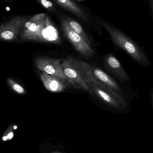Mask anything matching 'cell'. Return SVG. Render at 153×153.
Returning a JSON list of instances; mask_svg holds the SVG:
<instances>
[{"mask_svg": "<svg viewBox=\"0 0 153 153\" xmlns=\"http://www.w3.org/2000/svg\"><path fill=\"white\" fill-rule=\"evenodd\" d=\"M21 38L27 40H35L60 44L58 31L45 14L36 15L25 24Z\"/></svg>", "mask_w": 153, "mask_h": 153, "instance_id": "cell-1", "label": "cell"}, {"mask_svg": "<svg viewBox=\"0 0 153 153\" xmlns=\"http://www.w3.org/2000/svg\"><path fill=\"white\" fill-rule=\"evenodd\" d=\"M61 65L69 84L90 94V83L96 80L92 73L91 65L81 60L69 57L61 63Z\"/></svg>", "mask_w": 153, "mask_h": 153, "instance_id": "cell-2", "label": "cell"}, {"mask_svg": "<svg viewBox=\"0 0 153 153\" xmlns=\"http://www.w3.org/2000/svg\"><path fill=\"white\" fill-rule=\"evenodd\" d=\"M101 24L107 30L113 43L123 49L136 62L145 67L151 66L146 54L135 42L110 23L103 21Z\"/></svg>", "mask_w": 153, "mask_h": 153, "instance_id": "cell-3", "label": "cell"}, {"mask_svg": "<svg viewBox=\"0 0 153 153\" xmlns=\"http://www.w3.org/2000/svg\"><path fill=\"white\" fill-rule=\"evenodd\" d=\"M90 94L97 98L106 105L119 110H124L128 106L125 99L119 97L96 79L90 83Z\"/></svg>", "mask_w": 153, "mask_h": 153, "instance_id": "cell-4", "label": "cell"}, {"mask_svg": "<svg viewBox=\"0 0 153 153\" xmlns=\"http://www.w3.org/2000/svg\"><path fill=\"white\" fill-rule=\"evenodd\" d=\"M60 22L65 36L75 50L82 56L93 57L95 55L93 48L90 46L81 36L72 29L66 20V16L60 17Z\"/></svg>", "mask_w": 153, "mask_h": 153, "instance_id": "cell-5", "label": "cell"}, {"mask_svg": "<svg viewBox=\"0 0 153 153\" xmlns=\"http://www.w3.org/2000/svg\"><path fill=\"white\" fill-rule=\"evenodd\" d=\"M35 63L37 68L43 72L57 76L68 82L61 67V60L54 58L39 57L36 59Z\"/></svg>", "mask_w": 153, "mask_h": 153, "instance_id": "cell-6", "label": "cell"}, {"mask_svg": "<svg viewBox=\"0 0 153 153\" xmlns=\"http://www.w3.org/2000/svg\"><path fill=\"white\" fill-rule=\"evenodd\" d=\"M104 68L122 82L132 84V82L120 62L112 54L109 53L103 59Z\"/></svg>", "mask_w": 153, "mask_h": 153, "instance_id": "cell-7", "label": "cell"}, {"mask_svg": "<svg viewBox=\"0 0 153 153\" xmlns=\"http://www.w3.org/2000/svg\"><path fill=\"white\" fill-rule=\"evenodd\" d=\"M63 8L75 16L81 21L89 24L93 21V18L89 11L78 3L76 0H55Z\"/></svg>", "mask_w": 153, "mask_h": 153, "instance_id": "cell-8", "label": "cell"}, {"mask_svg": "<svg viewBox=\"0 0 153 153\" xmlns=\"http://www.w3.org/2000/svg\"><path fill=\"white\" fill-rule=\"evenodd\" d=\"M90 68L93 75L98 81L115 93L118 96L125 99L124 91L118 83L112 77L95 66L90 65Z\"/></svg>", "mask_w": 153, "mask_h": 153, "instance_id": "cell-9", "label": "cell"}, {"mask_svg": "<svg viewBox=\"0 0 153 153\" xmlns=\"http://www.w3.org/2000/svg\"><path fill=\"white\" fill-rule=\"evenodd\" d=\"M40 78L45 88L49 91L57 93L63 91L68 86V82L59 77L49 75L45 72L40 75Z\"/></svg>", "mask_w": 153, "mask_h": 153, "instance_id": "cell-10", "label": "cell"}, {"mask_svg": "<svg viewBox=\"0 0 153 153\" xmlns=\"http://www.w3.org/2000/svg\"><path fill=\"white\" fill-rule=\"evenodd\" d=\"M23 22L22 20L16 19L2 25L0 27V39L5 41L16 39Z\"/></svg>", "mask_w": 153, "mask_h": 153, "instance_id": "cell-11", "label": "cell"}, {"mask_svg": "<svg viewBox=\"0 0 153 153\" xmlns=\"http://www.w3.org/2000/svg\"><path fill=\"white\" fill-rule=\"evenodd\" d=\"M66 19L69 23V25H70V27L72 28V29L75 32L78 34L79 36H81L90 46L93 48L91 41L88 36V34L86 33L83 27H82L81 25L79 22L70 17L66 16Z\"/></svg>", "mask_w": 153, "mask_h": 153, "instance_id": "cell-12", "label": "cell"}, {"mask_svg": "<svg viewBox=\"0 0 153 153\" xmlns=\"http://www.w3.org/2000/svg\"><path fill=\"white\" fill-rule=\"evenodd\" d=\"M8 83L10 85V87H11L12 89L19 94H26V91L25 90H24V88H23L22 86L20 85L19 83L15 82V81H13V79L11 78H8L7 79Z\"/></svg>", "mask_w": 153, "mask_h": 153, "instance_id": "cell-13", "label": "cell"}, {"mask_svg": "<svg viewBox=\"0 0 153 153\" xmlns=\"http://www.w3.org/2000/svg\"><path fill=\"white\" fill-rule=\"evenodd\" d=\"M41 3L42 5L46 9H51L52 10H55L53 3L48 0H41Z\"/></svg>", "mask_w": 153, "mask_h": 153, "instance_id": "cell-14", "label": "cell"}, {"mask_svg": "<svg viewBox=\"0 0 153 153\" xmlns=\"http://www.w3.org/2000/svg\"><path fill=\"white\" fill-rule=\"evenodd\" d=\"M149 3V9H150V13H151L152 18H153V0H148Z\"/></svg>", "mask_w": 153, "mask_h": 153, "instance_id": "cell-15", "label": "cell"}, {"mask_svg": "<svg viewBox=\"0 0 153 153\" xmlns=\"http://www.w3.org/2000/svg\"><path fill=\"white\" fill-rule=\"evenodd\" d=\"M13 137V134L12 133H11V132H10V133H9V134H8V135H7V137L8 139H11Z\"/></svg>", "mask_w": 153, "mask_h": 153, "instance_id": "cell-16", "label": "cell"}, {"mask_svg": "<svg viewBox=\"0 0 153 153\" xmlns=\"http://www.w3.org/2000/svg\"><path fill=\"white\" fill-rule=\"evenodd\" d=\"M7 139H8V138H7V137L4 136L3 137V140H4V141H6Z\"/></svg>", "mask_w": 153, "mask_h": 153, "instance_id": "cell-17", "label": "cell"}, {"mask_svg": "<svg viewBox=\"0 0 153 153\" xmlns=\"http://www.w3.org/2000/svg\"><path fill=\"white\" fill-rule=\"evenodd\" d=\"M76 1H78L81 2L83 1H85L86 0H76Z\"/></svg>", "mask_w": 153, "mask_h": 153, "instance_id": "cell-18", "label": "cell"}, {"mask_svg": "<svg viewBox=\"0 0 153 153\" xmlns=\"http://www.w3.org/2000/svg\"><path fill=\"white\" fill-rule=\"evenodd\" d=\"M17 128V127L16 126H14V129H16V128Z\"/></svg>", "mask_w": 153, "mask_h": 153, "instance_id": "cell-19", "label": "cell"}]
</instances>
